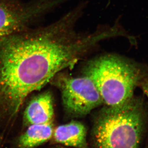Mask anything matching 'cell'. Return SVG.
Masks as SVG:
<instances>
[{
	"instance_id": "6da1fadb",
	"label": "cell",
	"mask_w": 148,
	"mask_h": 148,
	"mask_svg": "<svg viewBox=\"0 0 148 148\" xmlns=\"http://www.w3.org/2000/svg\"><path fill=\"white\" fill-rule=\"evenodd\" d=\"M82 10L77 7L47 26L27 27L0 40V133L8 128L28 96L115 36L112 27L77 32Z\"/></svg>"
},
{
	"instance_id": "7a4b0ae2",
	"label": "cell",
	"mask_w": 148,
	"mask_h": 148,
	"mask_svg": "<svg viewBox=\"0 0 148 148\" xmlns=\"http://www.w3.org/2000/svg\"><path fill=\"white\" fill-rule=\"evenodd\" d=\"M148 74L138 64L115 54L93 59L83 70V75L95 84L103 104L109 107L121 106L131 99Z\"/></svg>"
},
{
	"instance_id": "3957f363",
	"label": "cell",
	"mask_w": 148,
	"mask_h": 148,
	"mask_svg": "<svg viewBox=\"0 0 148 148\" xmlns=\"http://www.w3.org/2000/svg\"><path fill=\"white\" fill-rule=\"evenodd\" d=\"M143 100L133 97L121 106H105L94 122L96 148H138L145 128Z\"/></svg>"
},
{
	"instance_id": "277c9868",
	"label": "cell",
	"mask_w": 148,
	"mask_h": 148,
	"mask_svg": "<svg viewBox=\"0 0 148 148\" xmlns=\"http://www.w3.org/2000/svg\"><path fill=\"white\" fill-rule=\"evenodd\" d=\"M50 82L60 90L63 106L71 116H83L103 104L95 84L87 75L74 77L61 72Z\"/></svg>"
},
{
	"instance_id": "5b68a950",
	"label": "cell",
	"mask_w": 148,
	"mask_h": 148,
	"mask_svg": "<svg viewBox=\"0 0 148 148\" xmlns=\"http://www.w3.org/2000/svg\"><path fill=\"white\" fill-rule=\"evenodd\" d=\"M66 0H0V40L32 25Z\"/></svg>"
},
{
	"instance_id": "8992f818",
	"label": "cell",
	"mask_w": 148,
	"mask_h": 148,
	"mask_svg": "<svg viewBox=\"0 0 148 148\" xmlns=\"http://www.w3.org/2000/svg\"><path fill=\"white\" fill-rule=\"evenodd\" d=\"M54 108L53 96L46 91L34 97L25 110L24 123L27 125L33 124H53Z\"/></svg>"
},
{
	"instance_id": "52a82bcc",
	"label": "cell",
	"mask_w": 148,
	"mask_h": 148,
	"mask_svg": "<svg viewBox=\"0 0 148 148\" xmlns=\"http://www.w3.org/2000/svg\"><path fill=\"white\" fill-rule=\"evenodd\" d=\"M56 143L74 148H88L87 130L85 125L73 121L57 127L53 135Z\"/></svg>"
},
{
	"instance_id": "ba28073f",
	"label": "cell",
	"mask_w": 148,
	"mask_h": 148,
	"mask_svg": "<svg viewBox=\"0 0 148 148\" xmlns=\"http://www.w3.org/2000/svg\"><path fill=\"white\" fill-rule=\"evenodd\" d=\"M53 124H33L16 140L18 148H34L48 141L53 137Z\"/></svg>"
},
{
	"instance_id": "9c48e42d",
	"label": "cell",
	"mask_w": 148,
	"mask_h": 148,
	"mask_svg": "<svg viewBox=\"0 0 148 148\" xmlns=\"http://www.w3.org/2000/svg\"><path fill=\"white\" fill-rule=\"evenodd\" d=\"M140 85L144 94L148 98V74L142 80L141 82L140 83Z\"/></svg>"
},
{
	"instance_id": "30bf717a",
	"label": "cell",
	"mask_w": 148,
	"mask_h": 148,
	"mask_svg": "<svg viewBox=\"0 0 148 148\" xmlns=\"http://www.w3.org/2000/svg\"></svg>"
}]
</instances>
